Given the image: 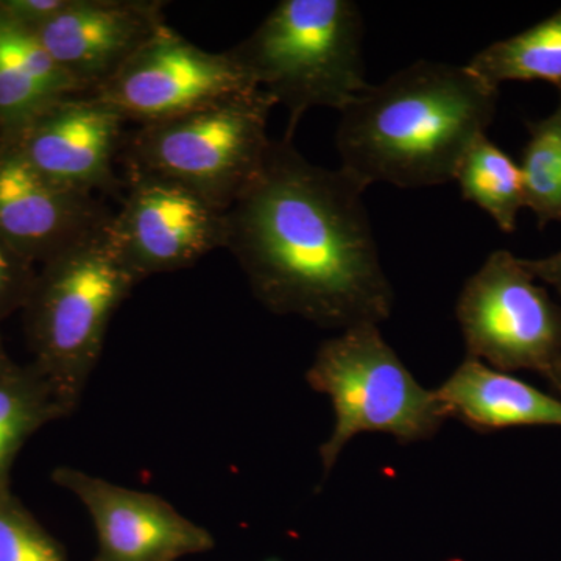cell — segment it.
<instances>
[{"instance_id":"18","label":"cell","mask_w":561,"mask_h":561,"mask_svg":"<svg viewBox=\"0 0 561 561\" xmlns=\"http://www.w3.org/2000/svg\"><path fill=\"white\" fill-rule=\"evenodd\" d=\"M454 181L459 183L461 197L489 214L501 231L516 230L524 208L522 171L489 136L474 140Z\"/></svg>"},{"instance_id":"17","label":"cell","mask_w":561,"mask_h":561,"mask_svg":"<svg viewBox=\"0 0 561 561\" xmlns=\"http://www.w3.org/2000/svg\"><path fill=\"white\" fill-rule=\"evenodd\" d=\"M468 68L486 83L542 80L561 87V9L534 27L490 44Z\"/></svg>"},{"instance_id":"16","label":"cell","mask_w":561,"mask_h":561,"mask_svg":"<svg viewBox=\"0 0 561 561\" xmlns=\"http://www.w3.org/2000/svg\"><path fill=\"white\" fill-rule=\"evenodd\" d=\"M69 415L58 391L32 362H13L0 373V493L11 490L14 460L28 438Z\"/></svg>"},{"instance_id":"21","label":"cell","mask_w":561,"mask_h":561,"mask_svg":"<svg viewBox=\"0 0 561 561\" xmlns=\"http://www.w3.org/2000/svg\"><path fill=\"white\" fill-rule=\"evenodd\" d=\"M38 271L0 236V320L24 309Z\"/></svg>"},{"instance_id":"20","label":"cell","mask_w":561,"mask_h":561,"mask_svg":"<svg viewBox=\"0 0 561 561\" xmlns=\"http://www.w3.org/2000/svg\"><path fill=\"white\" fill-rule=\"evenodd\" d=\"M0 561H69L60 542L11 490L0 493Z\"/></svg>"},{"instance_id":"1","label":"cell","mask_w":561,"mask_h":561,"mask_svg":"<svg viewBox=\"0 0 561 561\" xmlns=\"http://www.w3.org/2000/svg\"><path fill=\"white\" fill-rule=\"evenodd\" d=\"M367 184L272 140L253 183L227 210V243L257 300L280 316L350 330L389 319L393 290L365 208Z\"/></svg>"},{"instance_id":"7","label":"cell","mask_w":561,"mask_h":561,"mask_svg":"<svg viewBox=\"0 0 561 561\" xmlns=\"http://www.w3.org/2000/svg\"><path fill=\"white\" fill-rule=\"evenodd\" d=\"M457 320L467 357L496 370L546 378L560 359L561 306L511 251H493L465 283Z\"/></svg>"},{"instance_id":"2","label":"cell","mask_w":561,"mask_h":561,"mask_svg":"<svg viewBox=\"0 0 561 561\" xmlns=\"http://www.w3.org/2000/svg\"><path fill=\"white\" fill-rule=\"evenodd\" d=\"M500 88L468 66L416 61L368 84L341 111V168L367 186L404 190L456 179L461 160L496 116Z\"/></svg>"},{"instance_id":"5","label":"cell","mask_w":561,"mask_h":561,"mask_svg":"<svg viewBox=\"0 0 561 561\" xmlns=\"http://www.w3.org/2000/svg\"><path fill=\"white\" fill-rule=\"evenodd\" d=\"M276 105L257 88L184 116L139 125L122 150L128 179L172 181L228 210L264 165L272 146L267 122Z\"/></svg>"},{"instance_id":"14","label":"cell","mask_w":561,"mask_h":561,"mask_svg":"<svg viewBox=\"0 0 561 561\" xmlns=\"http://www.w3.org/2000/svg\"><path fill=\"white\" fill-rule=\"evenodd\" d=\"M434 393L448 419L459 420L478 432L518 426L561 427L559 397L472 357L461 362Z\"/></svg>"},{"instance_id":"25","label":"cell","mask_w":561,"mask_h":561,"mask_svg":"<svg viewBox=\"0 0 561 561\" xmlns=\"http://www.w3.org/2000/svg\"><path fill=\"white\" fill-rule=\"evenodd\" d=\"M11 364H13V360L10 359L9 354L3 348L2 339H0V373L5 371Z\"/></svg>"},{"instance_id":"8","label":"cell","mask_w":561,"mask_h":561,"mask_svg":"<svg viewBox=\"0 0 561 561\" xmlns=\"http://www.w3.org/2000/svg\"><path fill=\"white\" fill-rule=\"evenodd\" d=\"M257 90L230 51H208L165 27L92 94L125 121L153 124Z\"/></svg>"},{"instance_id":"4","label":"cell","mask_w":561,"mask_h":561,"mask_svg":"<svg viewBox=\"0 0 561 561\" xmlns=\"http://www.w3.org/2000/svg\"><path fill=\"white\" fill-rule=\"evenodd\" d=\"M108 227L44 262L24 308L32 364L70 413L101 359L111 317L138 284L111 245Z\"/></svg>"},{"instance_id":"13","label":"cell","mask_w":561,"mask_h":561,"mask_svg":"<svg viewBox=\"0 0 561 561\" xmlns=\"http://www.w3.org/2000/svg\"><path fill=\"white\" fill-rule=\"evenodd\" d=\"M153 0H69L33 31L81 92H94L168 24Z\"/></svg>"},{"instance_id":"15","label":"cell","mask_w":561,"mask_h":561,"mask_svg":"<svg viewBox=\"0 0 561 561\" xmlns=\"http://www.w3.org/2000/svg\"><path fill=\"white\" fill-rule=\"evenodd\" d=\"M72 94L81 91L36 33L0 10V138Z\"/></svg>"},{"instance_id":"19","label":"cell","mask_w":561,"mask_h":561,"mask_svg":"<svg viewBox=\"0 0 561 561\" xmlns=\"http://www.w3.org/2000/svg\"><path fill=\"white\" fill-rule=\"evenodd\" d=\"M559 103L549 116L527 122L529 140L522 164L524 208L541 227L561 220V87Z\"/></svg>"},{"instance_id":"3","label":"cell","mask_w":561,"mask_h":561,"mask_svg":"<svg viewBox=\"0 0 561 561\" xmlns=\"http://www.w3.org/2000/svg\"><path fill=\"white\" fill-rule=\"evenodd\" d=\"M364 20L353 0H283L228 50L290 114L289 136L312 108L339 113L367 90Z\"/></svg>"},{"instance_id":"6","label":"cell","mask_w":561,"mask_h":561,"mask_svg":"<svg viewBox=\"0 0 561 561\" xmlns=\"http://www.w3.org/2000/svg\"><path fill=\"white\" fill-rule=\"evenodd\" d=\"M306 378L334 409V430L320 448L324 472L364 432L390 434L408 445L430 440L448 420L434 391L413 378L378 324H359L324 342Z\"/></svg>"},{"instance_id":"23","label":"cell","mask_w":561,"mask_h":561,"mask_svg":"<svg viewBox=\"0 0 561 561\" xmlns=\"http://www.w3.org/2000/svg\"><path fill=\"white\" fill-rule=\"evenodd\" d=\"M526 271L534 276L538 283L548 284L561 297V250L545 257H535L527 260L522 257Z\"/></svg>"},{"instance_id":"12","label":"cell","mask_w":561,"mask_h":561,"mask_svg":"<svg viewBox=\"0 0 561 561\" xmlns=\"http://www.w3.org/2000/svg\"><path fill=\"white\" fill-rule=\"evenodd\" d=\"M113 214L99 195L55 183L0 139V236L33 264L102 231Z\"/></svg>"},{"instance_id":"22","label":"cell","mask_w":561,"mask_h":561,"mask_svg":"<svg viewBox=\"0 0 561 561\" xmlns=\"http://www.w3.org/2000/svg\"><path fill=\"white\" fill-rule=\"evenodd\" d=\"M68 2L69 0H2L0 10L24 27L36 31L57 16Z\"/></svg>"},{"instance_id":"11","label":"cell","mask_w":561,"mask_h":561,"mask_svg":"<svg viewBox=\"0 0 561 561\" xmlns=\"http://www.w3.org/2000/svg\"><path fill=\"white\" fill-rule=\"evenodd\" d=\"M51 481L72 493L90 513L98 537L94 561H179L216 546L208 529L157 494L117 485L77 468H57Z\"/></svg>"},{"instance_id":"9","label":"cell","mask_w":561,"mask_h":561,"mask_svg":"<svg viewBox=\"0 0 561 561\" xmlns=\"http://www.w3.org/2000/svg\"><path fill=\"white\" fill-rule=\"evenodd\" d=\"M108 236L122 264L140 283L190 267L227 243V210L154 176H131Z\"/></svg>"},{"instance_id":"24","label":"cell","mask_w":561,"mask_h":561,"mask_svg":"<svg viewBox=\"0 0 561 561\" xmlns=\"http://www.w3.org/2000/svg\"><path fill=\"white\" fill-rule=\"evenodd\" d=\"M546 379L551 382L553 391H556L557 397L561 400V356L557 364L553 365L552 370L549 371V375L546 376Z\"/></svg>"},{"instance_id":"10","label":"cell","mask_w":561,"mask_h":561,"mask_svg":"<svg viewBox=\"0 0 561 561\" xmlns=\"http://www.w3.org/2000/svg\"><path fill=\"white\" fill-rule=\"evenodd\" d=\"M124 117L92 92L68 95L32 117L7 140L55 183L92 195L116 194Z\"/></svg>"}]
</instances>
